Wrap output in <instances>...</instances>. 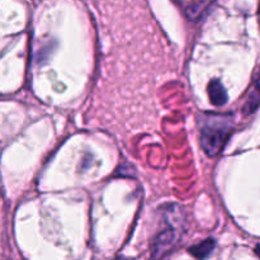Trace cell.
<instances>
[{
    "instance_id": "3957f363",
    "label": "cell",
    "mask_w": 260,
    "mask_h": 260,
    "mask_svg": "<svg viewBox=\"0 0 260 260\" xmlns=\"http://www.w3.org/2000/svg\"><path fill=\"white\" fill-rule=\"evenodd\" d=\"M208 95H210L211 103L216 107L225 106L229 101L228 91L218 79H213L208 84Z\"/></svg>"
},
{
    "instance_id": "5b68a950",
    "label": "cell",
    "mask_w": 260,
    "mask_h": 260,
    "mask_svg": "<svg viewBox=\"0 0 260 260\" xmlns=\"http://www.w3.org/2000/svg\"><path fill=\"white\" fill-rule=\"evenodd\" d=\"M259 104V80L256 79L255 80V85H254V90L253 94L249 96L248 103L245 104V112L246 113H254L258 108Z\"/></svg>"
},
{
    "instance_id": "6da1fadb",
    "label": "cell",
    "mask_w": 260,
    "mask_h": 260,
    "mask_svg": "<svg viewBox=\"0 0 260 260\" xmlns=\"http://www.w3.org/2000/svg\"><path fill=\"white\" fill-rule=\"evenodd\" d=\"M231 131L233 124L230 116L210 114L201 128V146L203 151L211 157L217 156L230 139Z\"/></svg>"
},
{
    "instance_id": "277c9868",
    "label": "cell",
    "mask_w": 260,
    "mask_h": 260,
    "mask_svg": "<svg viewBox=\"0 0 260 260\" xmlns=\"http://www.w3.org/2000/svg\"><path fill=\"white\" fill-rule=\"evenodd\" d=\"M215 246H216L215 240H212V239H207V240L202 241V243L189 248V250L188 251H189V254H192L194 258L205 259V258H208V256L213 253Z\"/></svg>"
},
{
    "instance_id": "7a4b0ae2",
    "label": "cell",
    "mask_w": 260,
    "mask_h": 260,
    "mask_svg": "<svg viewBox=\"0 0 260 260\" xmlns=\"http://www.w3.org/2000/svg\"><path fill=\"white\" fill-rule=\"evenodd\" d=\"M168 223H169V228L157 235L156 240L152 245V256L154 258H161V256L167 255L178 243V239H179L178 228H175L173 221H168Z\"/></svg>"
}]
</instances>
